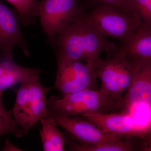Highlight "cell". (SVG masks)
Wrapping results in <instances>:
<instances>
[{
	"mask_svg": "<svg viewBox=\"0 0 151 151\" xmlns=\"http://www.w3.org/2000/svg\"><path fill=\"white\" fill-rule=\"evenodd\" d=\"M3 151H22L20 149L14 146L12 143L6 138L5 145L3 149Z\"/></svg>",
	"mask_w": 151,
	"mask_h": 151,
	"instance_id": "ffe728a7",
	"label": "cell"
},
{
	"mask_svg": "<svg viewBox=\"0 0 151 151\" xmlns=\"http://www.w3.org/2000/svg\"><path fill=\"white\" fill-rule=\"evenodd\" d=\"M52 89L41 84L38 77L21 83L17 90L15 103L10 111L24 134H28L41 119L47 116L46 95Z\"/></svg>",
	"mask_w": 151,
	"mask_h": 151,
	"instance_id": "7a4b0ae2",
	"label": "cell"
},
{
	"mask_svg": "<svg viewBox=\"0 0 151 151\" xmlns=\"http://www.w3.org/2000/svg\"><path fill=\"white\" fill-rule=\"evenodd\" d=\"M82 116L109 134L124 138H142L134 120L129 113H106L97 111L85 113Z\"/></svg>",
	"mask_w": 151,
	"mask_h": 151,
	"instance_id": "8fae6325",
	"label": "cell"
},
{
	"mask_svg": "<svg viewBox=\"0 0 151 151\" xmlns=\"http://www.w3.org/2000/svg\"><path fill=\"white\" fill-rule=\"evenodd\" d=\"M57 126L65 130L73 139L87 145H96L102 143L126 139L103 131L91 121L77 117H64L48 111Z\"/></svg>",
	"mask_w": 151,
	"mask_h": 151,
	"instance_id": "ba28073f",
	"label": "cell"
},
{
	"mask_svg": "<svg viewBox=\"0 0 151 151\" xmlns=\"http://www.w3.org/2000/svg\"><path fill=\"white\" fill-rule=\"evenodd\" d=\"M119 46L128 57L151 61V27L141 24L134 35Z\"/></svg>",
	"mask_w": 151,
	"mask_h": 151,
	"instance_id": "4fadbf2b",
	"label": "cell"
},
{
	"mask_svg": "<svg viewBox=\"0 0 151 151\" xmlns=\"http://www.w3.org/2000/svg\"><path fill=\"white\" fill-rule=\"evenodd\" d=\"M41 69L29 68L19 65L14 58L0 59V91L13 89L18 83L39 77Z\"/></svg>",
	"mask_w": 151,
	"mask_h": 151,
	"instance_id": "7c38bea8",
	"label": "cell"
},
{
	"mask_svg": "<svg viewBox=\"0 0 151 151\" xmlns=\"http://www.w3.org/2000/svg\"><path fill=\"white\" fill-rule=\"evenodd\" d=\"M19 22L17 11L0 0V54L4 58H14L13 49L16 47H19L26 56L30 55Z\"/></svg>",
	"mask_w": 151,
	"mask_h": 151,
	"instance_id": "30bf717a",
	"label": "cell"
},
{
	"mask_svg": "<svg viewBox=\"0 0 151 151\" xmlns=\"http://www.w3.org/2000/svg\"><path fill=\"white\" fill-rule=\"evenodd\" d=\"M4 58V57H3L2 55H1V54H0V59L1 58Z\"/></svg>",
	"mask_w": 151,
	"mask_h": 151,
	"instance_id": "44dd1931",
	"label": "cell"
},
{
	"mask_svg": "<svg viewBox=\"0 0 151 151\" xmlns=\"http://www.w3.org/2000/svg\"><path fill=\"white\" fill-rule=\"evenodd\" d=\"M126 139L102 143L96 145H87L79 143L68 141L69 150L76 151H130L134 147L129 141Z\"/></svg>",
	"mask_w": 151,
	"mask_h": 151,
	"instance_id": "2e32d148",
	"label": "cell"
},
{
	"mask_svg": "<svg viewBox=\"0 0 151 151\" xmlns=\"http://www.w3.org/2000/svg\"><path fill=\"white\" fill-rule=\"evenodd\" d=\"M127 1L128 0H83L82 6L85 12L91 10L98 6L107 5L128 12Z\"/></svg>",
	"mask_w": 151,
	"mask_h": 151,
	"instance_id": "d6986e66",
	"label": "cell"
},
{
	"mask_svg": "<svg viewBox=\"0 0 151 151\" xmlns=\"http://www.w3.org/2000/svg\"><path fill=\"white\" fill-rule=\"evenodd\" d=\"M15 9L21 23L29 27L35 24L38 17L39 1L37 0H6Z\"/></svg>",
	"mask_w": 151,
	"mask_h": 151,
	"instance_id": "9a60e30c",
	"label": "cell"
},
{
	"mask_svg": "<svg viewBox=\"0 0 151 151\" xmlns=\"http://www.w3.org/2000/svg\"><path fill=\"white\" fill-rule=\"evenodd\" d=\"M129 58L133 68L132 84L122 99L112 107L122 106L128 109L135 104L151 106V61Z\"/></svg>",
	"mask_w": 151,
	"mask_h": 151,
	"instance_id": "9c48e42d",
	"label": "cell"
},
{
	"mask_svg": "<svg viewBox=\"0 0 151 151\" xmlns=\"http://www.w3.org/2000/svg\"><path fill=\"white\" fill-rule=\"evenodd\" d=\"M94 67L101 82L100 92L115 102L122 99L133 79V65L129 58L120 49L106 59L98 58Z\"/></svg>",
	"mask_w": 151,
	"mask_h": 151,
	"instance_id": "3957f363",
	"label": "cell"
},
{
	"mask_svg": "<svg viewBox=\"0 0 151 151\" xmlns=\"http://www.w3.org/2000/svg\"><path fill=\"white\" fill-rule=\"evenodd\" d=\"M127 9L136 14L141 24L151 27V0H128Z\"/></svg>",
	"mask_w": 151,
	"mask_h": 151,
	"instance_id": "ac0fdd59",
	"label": "cell"
},
{
	"mask_svg": "<svg viewBox=\"0 0 151 151\" xmlns=\"http://www.w3.org/2000/svg\"><path fill=\"white\" fill-rule=\"evenodd\" d=\"M115 103L111 98L94 89H85L63 95L51 96L47 100L49 111L64 117L83 114L111 107Z\"/></svg>",
	"mask_w": 151,
	"mask_h": 151,
	"instance_id": "5b68a950",
	"label": "cell"
},
{
	"mask_svg": "<svg viewBox=\"0 0 151 151\" xmlns=\"http://www.w3.org/2000/svg\"><path fill=\"white\" fill-rule=\"evenodd\" d=\"M57 70L54 88L62 96L85 89H94L97 75L94 66L73 60H57Z\"/></svg>",
	"mask_w": 151,
	"mask_h": 151,
	"instance_id": "52a82bcc",
	"label": "cell"
},
{
	"mask_svg": "<svg viewBox=\"0 0 151 151\" xmlns=\"http://www.w3.org/2000/svg\"><path fill=\"white\" fill-rule=\"evenodd\" d=\"M41 139L44 151H65L66 139L57 128L55 121L47 116L40 120Z\"/></svg>",
	"mask_w": 151,
	"mask_h": 151,
	"instance_id": "5bb4252c",
	"label": "cell"
},
{
	"mask_svg": "<svg viewBox=\"0 0 151 151\" xmlns=\"http://www.w3.org/2000/svg\"><path fill=\"white\" fill-rule=\"evenodd\" d=\"M3 92L0 91V137L7 134L20 137L24 133L12 116L11 111H7L5 108L2 100Z\"/></svg>",
	"mask_w": 151,
	"mask_h": 151,
	"instance_id": "e0dca14e",
	"label": "cell"
},
{
	"mask_svg": "<svg viewBox=\"0 0 151 151\" xmlns=\"http://www.w3.org/2000/svg\"><path fill=\"white\" fill-rule=\"evenodd\" d=\"M83 0H40L38 17L50 43L60 31L76 19L83 9Z\"/></svg>",
	"mask_w": 151,
	"mask_h": 151,
	"instance_id": "8992f818",
	"label": "cell"
},
{
	"mask_svg": "<svg viewBox=\"0 0 151 151\" xmlns=\"http://www.w3.org/2000/svg\"><path fill=\"white\" fill-rule=\"evenodd\" d=\"M89 22L103 37L124 43L139 29L140 19L135 14L107 5L98 6L85 12Z\"/></svg>",
	"mask_w": 151,
	"mask_h": 151,
	"instance_id": "277c9868",
	"label": "cell"
},
{
	"mask_svg": "<svg viewBox=\"0 0 151 151\" xmlns=\"http://www.w3.org/2000/svg\"><path fill=\"white\" fill-rule=\"evenodd\" d=\"M85 12L58 34L50 43L56 60H79L94 66L102 52L110 56L120 50L119 45L94 28Z\"/></svg>",
	"mask_w": 151,
	"mask_h": 151,
	"instance_id": "6da1fadb",
	"label": "cell"
}]
</instances>
